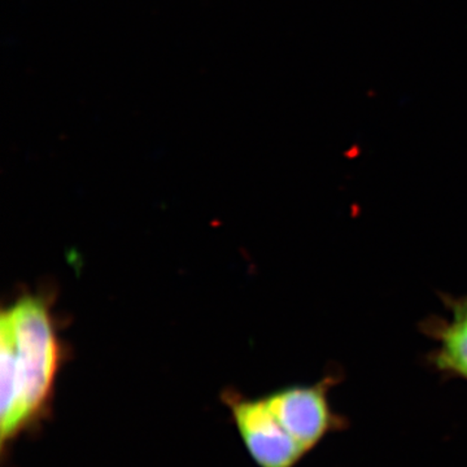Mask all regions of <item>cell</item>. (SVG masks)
<instances>
[{
  "label": "cell",
  "mask_w": 467,
  "mask_h": 467,
  "mask_svg": "<svg viewBox=\"0 0 467 467\" xmlns=\"http://www.w3.org/2000/svg\"><path fill=\"white\" fill-rule=\"evenodd\" d=\"M337 380L326 377L315 384H296L264 396L278 422L288 435L309 454L327 436L343 431L348 420L334 410L330 389Z\"/></svg>",
  "instance_id": "2"
},
{
  "label": "cell",
  "mask_w": 467,
  "mask_h": 467,
  "mask_svg": "<svg viewBox=\"0 0 467 467\" xmlns=\"http://www.w3.org/2000/svg\"><path fill=\"white\" fill-rule=\"evenodd\" d=\"M223 401L245 451L257 466L296 467L308 456L285 432L264 396L247 398L227 391L223 393Z\"/></svg>",
  "instance_id": "3"
},
{
  "label": "cell",
  "mask_w": 467,
  "mask_h": 467,
  "mask_svg": "<svg viewBox=\"0 0 467 467\" xmlns=\"http://www.w3.org/2000/svg\"><path fill=\"white\" fill-rule=\"evenodd\" d=\"M451 317L430 330L438 346L430 362L441 374L467 382V297L448 301Z\"/></svg>",
  "instance_id": "4"
},
{
  "label": "cell",
  "mask_w": 467,
  "mask_h": 467,
  "mask_svg": "<svg viewBox=\"0 0 467 467\" xmlns=\"http://www.w3.org/2000/svg\"><path fill=\"white\" fill-rule=\"evenodd\" d=\"M0 347V451L5 461L18 439L39 431L52 416L66 350L47 301L24 296L3 310Z\"/></svg>",
  "instance_id": "1"
}]
</instances>
